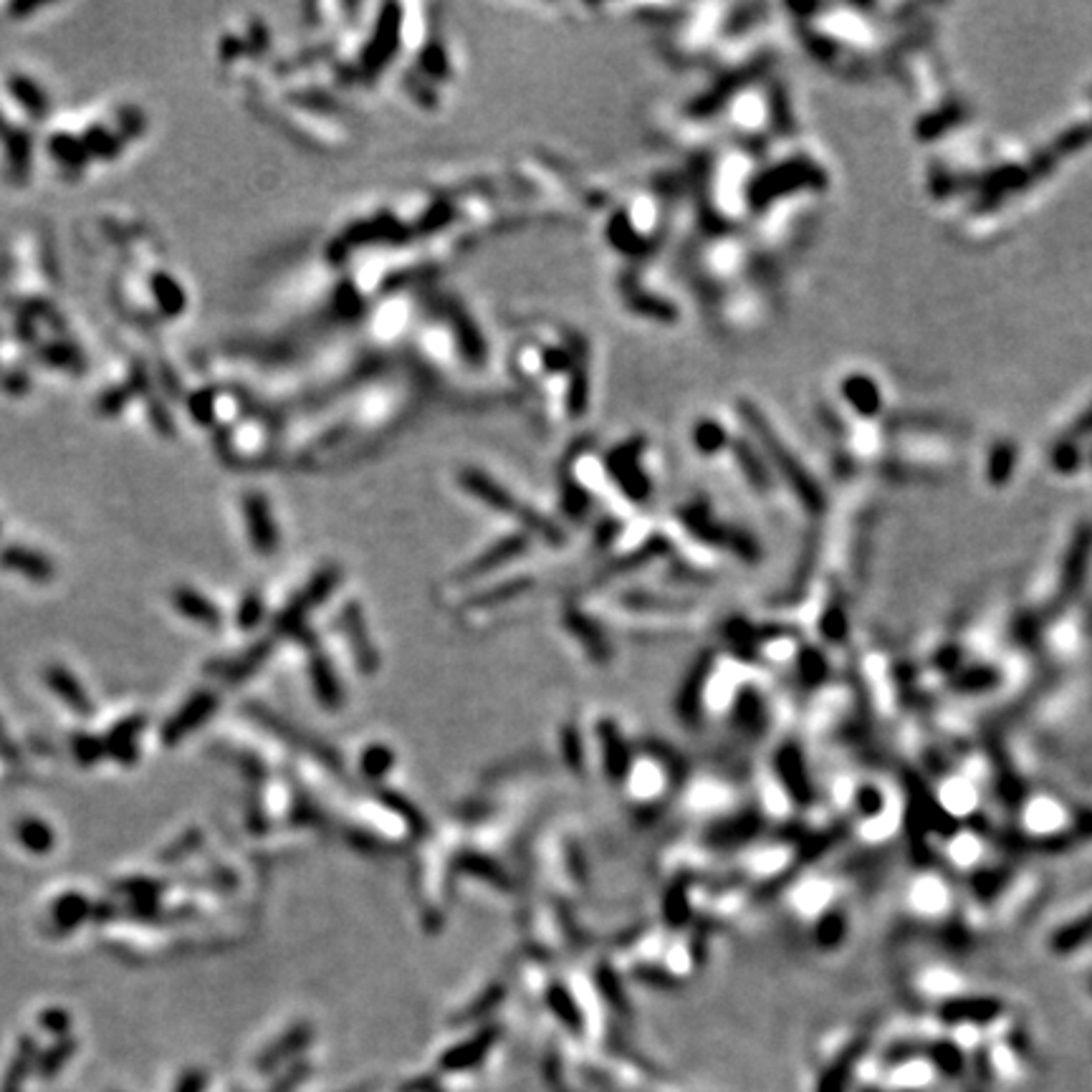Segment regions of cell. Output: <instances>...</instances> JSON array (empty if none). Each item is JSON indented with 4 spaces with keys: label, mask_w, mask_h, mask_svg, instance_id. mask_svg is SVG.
Segmentation results:
<instances>
[{
    "label": "cell",
    "mask_w": 1092,
    "mask_h": 1092,
    "mask_svg": "<svg viewBox=\"0 0 1092 1092\" xmlns=\"http://www.w3.org/2000/svg\"><path fill=\"white\" fill-rule=\"evenodd\" d=\"M215 705H218V698H215V693H211V691L192 693V696L187 698V703L182 705V708L173 716V719L168 721V724H165V728H162L165 743H170V747H173V743H178L185 736H190V733L195 731V728L201 726L203 721L211 719Z\"/></svg>",
    "instance_id": "6da1fadb"
},
{
    "label": "cell",
    "mask_w": 1092,
    "mask_h": 1092,
    "mask_svg": "<svg viewBox=\"0 0 1092 1092\" xmlns=\"http://www.w3.org/2000/svg\"><path fill=\"white\" fill-rule=\"evenodd\" d=\"M46 683L48 688H51L57 696L64 700L66 705H69L74 714L79 716H92L94 714V705H92V698L86 696L84 688L79 686V681H76L74 676H71L69 670H66L64 665H51L46 670Z\"/></svg>",
    "instance_id": "7a4b0ae2"
},
{
    "label": "cell",
    "mask_w": 1092,
    "mask_h": 1092,
    "mask_svg": "<svg viewBox=\"0 0 1092 1092\" xmlns=\"http://www.w3.org/2000/svg\"><path fill=\"white\" fill-rule=\"evenodd\" d=\"M0 565L10 572H19V575L33 579V582H46L53 577V565L38 551L24 549V546H10V549L0 551Z\"/></svg>",
    "instance_id": "3957f363"
},
{
    "label": "cell",
    "mask_w": 1092,
    "mask_h": 1092,
    "mask_svg": "<svg viewBox=\"0 0 1092 1092\" xmlns=\"http://www.w3.org/2000/svg\"><path fill=\"white\" fill-rule=\"evenodd\" d=\"M246 518H248V523H251L253 546H256L261 554H271V551L276 549V542H279V537H276L274 518L271 514H268L266 501L258 499V496H251V499L246 501Z\"/></svg>",
    "instance_id": "277c9868"
},
{
    "label": "cell",
    "mask_w": 1092,
    "mask_h": 1092,
    "mask_svg": "<svg viewBox=\"0 0 1092 1092\" xmlns=\"http://www.w3.org/2000/svg\"><path fill=\"white\" fill-rule=\"evenodd\" d=\"M1002 1004L996 999H953L941 1007L946 1022H991L999 1017Z\"/></svg>",
    "instance_id": "5b68a950"
},
{
    "label": "cell",
    "mask_w": 1092,
    "mask_h": 1092,
    "mask_svg": "<svg viewBox=\"0 0 1092 1092\" xmlns=\"http://www.w3.org/2000/svg\"><path fill=\"white\" fill-rule=\"evenodd\" d=\"M175 607H178L180 615L190 617V620L201 622V625H208L211 630H215V627L223 622V615H220V610L215 607L211 599L203 597L201 592H195V589H178L175 592Z\"/></svg>",
    "instance_id": "8992f818"
},
{
    "label": "cell",
    "mask_w": 1092,
    "mask_h": 1092,
    "mask_svg": "<svg viewBox=\"0 0 1092 1092\" xmlns=\"http://www.w3.org/2000/svg\"><path fill=\"white\" fill-rule=\"evenodd\" d=\"M145 719L142 716H130L124 724L114 726V731L107 738V752H112L119 761L137 759V736H140Z\"/></svg>",
    "instance_id": "52a82bcc"
},
{
    "label": "cell",
    "mask_w": 1092,
    "mask_h": 1092,
    "mask_svg": "<svg viewBox=\"0 0 1092 1092\" xmlns=\"http://www.w3.org/2000/svg\"><path fill=\"white\" fill-rule=\"evenodd\" d=\"M89 913H92V903L86 901L84 896L69 893V896L59 898V901L53 903L51 918H53V923H57V929L66 934V931L76 929V925H79Z\"/></svg>",
    "instance_id": "ba28073f"
},
{
    "label": "cell",
    "mask_w": 1092,
    "mask_h": 1092,
    "mask_svg": "<svg viewBox=\"0 0 1092 1092\" xmlns=\"http://www.w3.org/2000/svg\"><path fill=\"white\" fill-rule=\"evenodd\" d=\"M33 1055H36V1047H33V1040H29V1036H26V1040H21L19 1052H15L13 1062H10L8 1078H5V1083H3V1092H21V1090H24L26 1078H29V1072H31Z\"/></svg>",
    "instance_id": "9c48e42d"
},
{
    "label": "cell",
    "mask_w": 1092,
    "mask_h": 1092,
    "mask_svg": "<svg viewBox=\"0 0 1092 1092\" xmlns=\"http://www.w3.org/2000/svg\"><path fill=\"white\" fill-rule=\"evenodd\" d=\"M15 835H19L21 845H24L26 849H31V852H36V854L48 852V849L53 847L51 827H48L46 822H41V820H33V817L24 820L19 825V832H15Z\"/></svg>",
    "instance_id": "30bf717a"
},
{
    "label": "cell",
    "mask_w": 1092,
    "mask_h": 1092,
    "mask_svg": "<svg viewBox=\"0 0 1092 1092\" xmlns=\"http://www.w3.org/2000/svg\"><path fill=\"white\" fill-rule=\"evenodd\" d=\"M860 1052H863V1042H858L854 1047H849L847 1055L842 1057L840 1062L832 1064V1067L827 1069V1075L822 1078V1083H820V1092H845L849 1072H852V1067H854V1062H858Z\"/></svg>",
    "instance_id": "8fae6325"
},
{
    "label": "cell",
    "mask_w": 1092,
    "mask_h": 1092,
    "mask_svg": "<svg viewBox=\"0 0 1092 1092\" xmlns=\"http://www.w3.org/2000/svg\"><path fill=\"white\" fill-rule=\"evenodd\" d=\"M268 655V645H256L253 650H248L246 655H241L239 660H233L225 670H220V676H225V681H241V678H248L253 670H256L258 663L261 660H266Z\"/></svg>",
    "instance_id": "7c38bea8"
},
{
    "label": "cell",
    "mask_w": 1092,
    "mask_h": 1092,
    "mask_svg": "<svg viewBox=\"0 0 1092 1092\" xmlns=\"http://www.w3.org/2000/svg\"><path fill=\"white\" fill-rule=\"evenodd\" d=\"M931 1060L936 1062V1067L941 1069L943 1075H961L963 1072V1055L961 1050H958L956 1045H948V1042H939V1045H934L929 1050Z\"/></svg>",
    "instance_id": "4fadbf2b"
},
{
    "label": "cell",
    "mask_w": 1092,
    "mask_h": 1092,
    "mask_svg": "<svg viewBox=\"0 0 1092 1092\" xmlns=\"http://www.w3.org/2000/svg\"><path fill=\"white\" fill-rule=\"evenodd\" d=\"M10 89H13L15 97L24 102V107L29 109L31 114H43L46 112V99H43V92L38 89L36 84L29 79H13L10 81Z\"/></svg>",
    "instance_id": "5bb4252c"
},
{
    "label": "cell",
    "mask_w": 1092,
    "mask_h": 1092,
    "mask_svg": "<svg viewBox=\"0 0 1092 1092\" xmlns=\"http://www.w3.org/2000/svg\"><path fill=\"white\" fill-rule=\"evenodd\" d=\"M154 281H157V284H154V291H157L159 301L168 306V312L170 314L180 312V308L185 306V294L180 291V286L175 284L173 279H168V276H157Z\"/></svg>",
    "instance_id": "9a60e30c"
},
{
    "label": "cell",
    "mask_w": 1092,
    "mask_h": 1092,
    "mask_svg": "<svg viewBox=\"0 0 1092 1092\" xmlns=\"http://www.w3.org/2000/svg\"><path fill=\"white\" fill-rule=\"evenodd\" d=\"M71 1052H74V1042L71 1040H64L59 1047H53L51 1052H46V1055L38 1060V1069H41L46 1078H51V1075H57L61 1067H64V1062L69 1060Z\"/></svg>",
    "instance_id": "2e32d148"
},
{
    "label": "cell",
    "mask_w": 1092,
    "mask_h": 1092,
    "mask_svg": "<svg viewBox=\"0 0 1092 1092\" xmlns=\"http://www.w3.org/2000/svg\"><path fill=\"white\" fill-rule=\"evenodd\" d=\"M71 747H74V757L79 759L81 764H94V761L107 752L104 743L99 741V738L89 736V733H81V736L71 738Z\"/></svg>",
    "instance_id": "e0dca14e"
},
{
    "label": "cell",
    "mask_w": 1092,
    "mask_h": 1092,
    "mask_svg": "<svg viewBox=\"0 0 1092 1092\" xmlns=\"http://www.w3.org/2000/svg\"><path fill=\"white\" fill-rule=\"evenodd\" d=\"M261 615H263V603H261V597H258L256 592H251L246 599H243V603H241V610H239L241 630H251L253 625H258V620H261Z\"/></svg>",
    "instance_id": "ac0fdd59"
},
{
    "label": "cell",
    "mask_w": 1092,
    "mask_h": 1092,
    "mask_svg": "<svg viewBox=\"0 0 1092 1092\" xmlns=\"http://www.w3.org/2000/svg\"><path fill=\"white\" fill-rule=\"evenodd\" d=\"M306 1034H301V1029H294V1034H289L286 1040L276 1042V1045L271 1047V1050L266 1052V1057H261V1067H274V1064H279L281 1060H284L286 1055H289V1050L294 1045H299V1042L303 1040Z\"/></svg>",
    "instance_id": "d6986e66"
},
{
    "label": "cell",
    "mask_w": 1092,
    "mask_h": 1092,
    "mask_svg": "<svg viewBox=\"0 0 1092 1092\" xmlns=\"http://www.w3.org/2000/svg\"><path fill=\"white\" fill-rule=\"evenodd\" d=\"M206 1083H208L206 1069H187V1072L180 1078L175 1092H203L206 1090Z\"/></svg>",
    "instance_id": "ffe728a7"
},
{
    "label": "cell",
    "mask_w": 1092,
    "mask_h": 1092,
    "mask_svg": "<svg viewBox=\"0 0 1092 1092\" xmlns=\"http://www.w3.org/2000/svg\"><path fill=\"white\" fill-rule=\"evenodd\" d=\"M0 747H3V754L8 759H15V752H13V743L8 741V736H5L3 731V721H0Z\"/></svg>",
    "instance_id": "44dd1931"
},
{
    "label": "cell",
    "mask_w": 1092,
    "mask_h": 1092,
    "mask_svg": "<svg viewBox=\"0 0 1092 1092\" xmlns=\"http://www.w3.org/2000/svg\"><path fill=\"white\" fill-rule=\"evenodd\" d=\"M3 130H5V126H3V117H0V132H3Z\"/></svg>",
    "instance_id": "7402d4cb"
},
{
    "label": "cell",
    "mask_w": 1092,
    "mask_h": 1092,
    "mask_svg": "<svg viewBox=\"0 0 1092 1092\" xmlns=\"http://www.w3.org/2000/svg\"><path fill=\"white\" fill-rule=\"evenodd\" d=\"M870 1092H878V1090H870Z\"/></svg>",
    "instance_id": "603a6c76"
}]
</instances>
